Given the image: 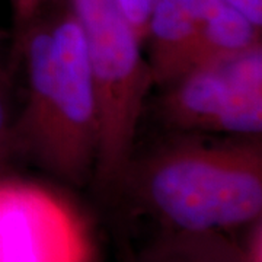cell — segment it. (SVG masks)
<instances>
[{"mask_svg":"<svg viewBox=\"0 0 262 262\" xmlns=\"http://www.w3.org/2000/svg\"><path fill=\"white\" fill-rule=\"evenodd\" d=\"M15 39L25 84L12 158L67 185L94 181L101 105L83 34L69 2L42 0Z\"/></svg>","mask_w":262,"mask_h":262,"instance_id":"obj_1","label":"cell"},{"mask_svg":"<svg viewBox=\"0 0 262 262\" xmlns=\"http://www.w3.org/2000/svg\"><path fill=\"white\" fill-rule=\"evenodd\" d=\"M110 195L158 233H230L262 217V139L178 134L133 155Z\"/></svg>","mask_w":262,"mask_h":262,"instance_id":"obj_2","label":"cell"},{"mask_svg":"<svg viewBox=\"0 0 262 262\" xmlns=\"http://www.w3.org/2000/svg\"><path fill=\"white\" fill-rule=\"evenodd\" d=\"M82 29L101 105L94 182L110 194L136 153L141 114L153 88L140 37L118 0H67Z\"/></svg>","mask_w":262,"mask_h":262,"instance_id":"obj_3","label":"cell"},{"mask_svg":"<svg viewBox=\"0 0 262 262\" xmlns=\"http://www.w3.org/2000/svg\"><path fill=\"white\" fill-rule=\"evenodd\" d=\"M158 89L159 118L178 134L262 139V44L194 66Z\"/></svg>","mask_w":262,"mask_h":262,"instance_id":"obj_4","label":"cell"},{"mask_svg":"<svg viewBox=\"0 0 262 262\" xmlns=\"http://www.w3.org/2000/svg\"><path fill=\"white\" fill-rule=\"evenodd\" d=\"M0 262H98L92 222L61 188L0 170Z\"/></svg>","mask_w":262,"mask_h":262,"instance_id":"obj_5","label":"cell"},{"mask_svg":"<svg viewBox=\"0 0 262 262\" xmlns=\"http://www.w3.org/2000/svg\"><path fill=\"white\" fill-rule=\"evenodd\" d=\"M207 6L208 0H156L143 44L153 88L198 63Z\"/></svg>","mask_w":262,"mask_h":262,"instance_id":"obj_6","label":"cell"},{"mask_svg":"<svg viewBox=\"0 0 262 262\" xmlns=\"http://www.w3.org/2000/svg\"><path fill=\"white\" fill-rule=\"evenodd\" d=\"M131 262H242L229 233H158Z\"/></svg>","mask_w":262,"mask_h":262,"instance_id":"obj_7","label":"cell"},{"mask_svg":"<svg viewBox=\"0 0 262 262\" xmlns=\"http://www.w3.org/2000/svg\"><path fill=\"white\" fill-rule=\"evenodd\" d=\"M18 110L13 82L6 66L0 63V170L12 159V134Z\"/></svg>","mask_w":262,"mask_h":262,"instance_id":"obj_8","label":"cell"},{"mask_svg":"<svg viewBox=\"0 0 262 262\" xmlns=\"http://www.w3.org/2000/svg\"><path fill=\"white\" fill-rule=\"evenodd\" d=\"M236 239L242 262H262V217L244 226Z\"/></svg>","mask_w":262,"mask_h":262,"instance_id":"obj_9","label":"cell"},{"mask_svg":"<svg viewBox=\"0 0 262 262\" xmlns=\"http://www.w3.org/2000/svg\"><path fill=\"white\" fill-rule=\"evenodd\" d=\"M156 0H118V5L124 16L137 32L143 44H144V35H146L150 12L153 9Z\"/></svg>","mask_w":262,"mask_h":262,"instance_id":"obj_10","label":"cell"},{"mask_svg":"<svg viewBox=\"0 0 262 262\" xmlns=\"http://www.w3.org/2000/svg\"><path fill=\"white\" fill-rule=\"evenodd\" d=\"M42 0H9L13 22H15V31L22 28L34 16Z\"/></svg>","mask_w":262,"mask_h":262,"instance_id":"obj_11","label":"cell"},{"mask_svg":"<svg viewBox=\"0 0 262 262\" xmlns=\"http://www.w3.org/2000/svg\"><path fill=\"white\" fill-rule=\"evenodd\" d=\"M233 8L242 12L255 25L262 28V0H226Z\"/></svg>","mask_w":262,"mask_h":262,"instance_id":"obj_12","label":"cell"},{"mask_svg":"<svg viewBox=\"0 0 262 262\" xmlns=\"http://www.w3.org/2000/svg\"><path fill=\"white\" fill-rule=\"evenodd\" d=\"M0 63H3V60H2V56H0Z\"/></svg>","mask_w":262,"mask_h":262,"instance_id":"obj_13","label":"cell"}]
</instances>
